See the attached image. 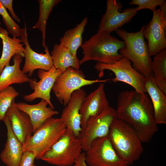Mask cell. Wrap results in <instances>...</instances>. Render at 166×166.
<instances>
[{
    "instance_id": "cell-5",
    "label": "cell",
    "mask_w": 166,
    "mask_h": 166,
    "mask_svg": "<svg viewBox=\"0 0 166 166\" xmlns=\"http://www.w3.org/2000/svg\"><path fill=\"white\" fill-rule=\"evenodd\" d=\"M66 128L60 118L52 117L46 120L23 145V152L30 151L36 159L42 156L60 138Z\"/></svg>"
},
{
    "instance_id": "cell-31",
    "label": "cell",
    "mask_w": 166,
    "mask_h": 166,
    "mask_svg": "<svg viewBox=\"0 0 166 166\" xmlns=\"http://www.w3.org/2000/svg\"><path fill=\"white\" fill-rule=\"evenodd\" d=\"M1 3L6 9L8 10L10 13L12 18L18 22H21L20 19L15 13L13 8L12 0H0Z\"/></svg>"
},
{
    "instance_id": "cell-25",
    "label": "cell",
    "mask_w": 166,
    "mask_h": 166,
    "mask_svg": "<svg viewBox=\"0 0 166 166\" xmlns=\"http://www.w3.org/2000/svg\"><path fill=\"white\" fill-rule=\"evenodd\" d=\"M154 56L151 64L152 77L156 85L166 94V49Z\"/></svg>"
},
{
    "instance_id": "cell-20",
    "label": "cell",
    "mask_w": 166,
    "mask_h": 166,
    "mask_svg": "<svg viewBox=\"0 0 166 166\" xmlns=\"http://www.w3.org/2000/svg\"><path fill=\"white\" fill-rule=\"evenodd\" d=\"M145 87L146 93L151 98L156 124H165L166 94L156 85L152 76L146 78Z\"/></svg>"
},
{
    "instance_id": "cell-2",
    "label": "cell",
    "mask_w": 166,
    "mask_h": 166,
    "mask_svg": "<svg viewBox=\"0 0 166 166\" xmlns=\"http://www.w3.org/2000/svg\"><path fill=\"white\" fill-rule=\"evenodd\" d=\"M125 46L123 40L112 36L110 33L97 30L96 34L82 43L81 47L83 55L79 60V65L90 61L114 63L123 57L119 51Z\"/></svg>"
},
{
    "instance_id": "cell-22",
    "label": "cell",
    "mask_w": 166,
    "mask_h": 166,
    "mask_svg": "<svg viewBox=\"0 0 166 166\" xmlns=\"http://www.w3.org/2000/svg\"><path fill=\"white\" fill-rule=\"evenodd\" d=\"M9 33L7 30L2 28L0 32V38L2 43V51L0 58V74L4 67L10 65L11 57L16 54H18L22 58L24 57L25 51L24 45L20 38L9 36Z\"/></svg>"
},
{
    "instance_id": "cell-14",
    "label": "cell",
    "mask_w": 166,
    "mask_h": 166,
    "mask_svg": "<svg viewBox=\"0 0 166 166\" xmlns=\"http://www.w3.org/2000/svg\"><path fill=\"white\" fill-rule=\"evenodd\" d=\"M20 40L25 45V61L22 70L29 77L32 76L35 70L39 69L49 70L53 66L52 58L47 46L44 48L45 53H39L30 47L28 39L26 28H21Z\"/></svg>"
},
{
    "instance_id": "cell-8",
    "label": "cell",
    "mask_w": 166,
    "mask_h": 166,
    "mask_svg": "<svg viewBox=\"0 0 166 166\" xmlns=\"http://www.w3.org/2000/svg\"><path fill=\"white\" fill-rule=\"evenodd\" d=\"M95 68L99 72V77L103 76L104 70H109L115 75V77L111 80L113 82H122L131 86L140 93H146L145 87L146 78L133 68L131 62L125 57H123L111 64L97 62Z\"/></svg>"
},
{
    "instance_id": "cell-16",
    "label": "cell",
    "mask_w": 166,
    "mask_h": 166,
    "mask_svg": "<svg viewBox=\"0 0 166 166\" xmlns=\"http://www.w3.org/2000/svg\"><path fill=\"white\" fill-rule=\"evenodd\" d=\"M86 96L85 90L82 89L75 91L63 109L60 118L66 128L78 138L81 130L80 110Z\"/></svg>"
},
{
    "instance_id": "cell-33",
    "label": "cell",
    "mask_w": 166,
    "mask_h": 166,
    "mask_svg": "<svg viewBox=\"0 0 166 166\" xmlns=\"http://www.w3.org/2000/svg\"><path fill=\"white\" fill-rule=\"evenodd\" d=\"M1 23L0 22V32L1 31V30H2V28L1 26Z\"/></svg>"
},
{
    "instance_id": "cell-1",
    "label": "cell",
    "mask_w": 166,
    "mask_h": 166,
    "mask_svg": "<svg viewBox=\"0 0 166 166\" xmlns=\"http://www.w3.org/2000/svg\"><path fill=\"white\" fill-rule=\"evenodd\" d=\"M117 106V118L132 128L142 143L149 142L158 128L148 95L134 90L123 91L118 97Z\"/></svg>"
},
{
    "instance_id": "cell-23",
    "label": "cell",
    "mask_w": 166,
    "mask_h": 166,
    "mask_svg": "<svg viewBox=\"0 0 166 166\" xmlns=\"http://www.w3.org/2000/svg\"><path fill=\"white\" fill-rule=\"evenodd\" d=\"M53 66L63 72L68 67L79 69V60L74 56L69 50L60 44H55L50 53Z\"/></svg>"
},
{
    "instance_id": "cell-21",
    "label": "cell",
    "mask_w": 166,
    "mask_h": 166,
    "mask_svg": "<svg viewBox=\"0 0 166 166\" xmlns=\"http://www.w3.org/2000/svg\"><path fill=\"white\" fill-rule=\"evenodd\" d=\"M13 64L6 66L0 74V91L14 84L29 82L30 78L20 69L22 57L18 54L13 57Z\"/></svg>"
},
{
    "instance_id": "cell-27",
    "label": "cell",
    "mask_w": 166,
    "mask_h": 166,
    "mask_svg": "<svg viewBox=\"0 0 166 166\" xmlns=\"http://www.w3.org/2000/svg\"><path fill=\"white\" fill-rule=\"evenodd\" d=\"M19 95V93L11 86L0 91V121H2L13 100Z\"/></svg>"
},
{
    "instance_id": "cell-28",
    "label": "cell",
    "mask_w": 166,
    "mask_h": 166,
    "mask_svg": "<svg viewBox=\"0 0 166 166\" xmlns=\"http://www.w3.org/2000/svg\"><path fill=\"white\" fill-rule=\"evenodd\" d=\"M0 15L2 17L3 22L9 33L14 37H20L21 28L10 17L0 2Z\"/></svg>"
},
{
    "instance_id": "cell-19",
    "label": "cell",
    "mask_w": 166,
    "mask_h": 166,
    "mask_svg": "<svg viewBox=\"0 0 166 166\" xmlns=\"http://www.w3.org/2000/svg\"><path fill=\"white\" fill-rule=\"evenodd\" d=\"M17 107L29 117L33 128V133L46 120L57 115L59 112L47 107V102L43 99L38 103L30 105L24 102L15 103Z\"/></svg>"
},
{
    "instance_id": "cell-18",
    "label": "cell",
    "mask_w": 166,
    "mask_h": 166,
    "mask_svg": "<svg viewBox=\"0 0 166 166\" xmlns=\"http://www.w3.org/2000/svg\"><path fill=\"white\" fill-rule=\"evenodd\" d=\"M2 121L7 128V139L0 159L7 166H19L23 153V145L14 134L8 118L5 116Z\"/></svg>"
},
{
    "instance_id": "cell-29",
    "label": "cell",
    "mask_w": 166,
    "mask_h": 166,
    "mask_svg": "<svg viewBox=\"0 0 166 166\" xmlns=\"http://www.w3.org/2000/svg\"><path fill=\"white\" fill-rule=\"evenodd\" d=\"M165 2V0H132L129 4L138 6L136 7L138 11L142 9H148L153 12L157 6H161Z\"/></svg>"
},
{
    "instance_id": "cell-24",
    "label": "cell",
    "mask_w": 166,
    "mask_h": 166,
    "mask_svg": "<svg viewBox=\"0 0 166 166\" xmlns=\"http://www.w3.org/2000/svg\"><path fill=\"white\" fill-rule=\"evenodd\" d=\"M88 21L87 18H84L75 27L66 31L60 39L59 44L68 48L75 57L78 49L82 44V35Z\"/></svg>"
},
{
    "instance_id": "cell-10",
    "label": "cell",
    "mask_w": 166,
    "mask_h": 166,
    "mask_svg": "<svg viewBox=\"0 0 166 166\" xmlns=\"http://www.w3.org/2000/svg\"><path fill=\"white\" fill-rule=\"evenodd\" d=\"M117 118L116 109L110 106L100 114L89 120L81 129L79 138L82 150L85 152L94 140L108 136L110 126Z\"/></svg>"
},
{
    "instance_id": "cell-15",
    "label": "cell",
    "mask_w": 166,
    "mask_h": 166,
    "mask_svg": "<svg viewBox=\"0 0 166 166\" xmlns=\"http://www.w3.org/2000/svg\"><path fill=\"white\" fill-rule=\"evenodd\" d=\"M104 83L86 96L80 110L81 126L83 128L90 119L102 113L110 107L104 89Z\"/></svg>"
},
{
    "instance_id": "cell-9",
    "label": "cell",
    "mask_w": 166,
    "mask_h": 166,
    "mask_svg": "<svg viewBox=\"0 0 166 166\" xmlns=\"http://www.w3.org/2000/svg\"><path fill=\"white\" fill-rule=\"evenodd\" d=\"M89 166H129L114 149L108 136L97 138L85 152Z\"/></svg>"
},
{
    "instance_id": "cell-6",
    "label": "cell",
    "mask_w": 166,
    "mask_h": 166,
    "mask_svg": "<svg viewBox=\"0 0 166 166\" xmlns=\"http://www.w3.org/2000/svg\"><path fill=\"white\" fill-rule=\"evenodd\" d=\"M82 150L79 138L66 129L60 138L43 155L40 160L57 166H73Z\"/></svg>"
},
{
    "instance_id": "cell-12",
    "label": "cell",
    "mask_w": 166,
    "mask_h": 166,
    "mask_svg": "<svg viewBox=\"0 0 166 166\" xmlns=\"http://www.w3.org/2000/svg\"><path fill=\"white\" fill-rule=\"evenodd\" d=\"M166 15L159 9L153 12L152 18L145 26L143 36L148 41V45L151 56L166 49Z\"/></svg>"
},
{
    "instance_id": "cell-7",
    "label": "cell",
    "mask_w": 166,
    "mask_h": 166,
    "mask_svg": "<svg viewBox=\"0 0 166 166\" xmlns=\"http://www.w3.org/2000/svg\"><path fill=\"white\" fill-rule=\"evenodd\" d=\"M110 79L88 80L79 69L68 67L57 78L52 90L60 103L65 106L73 93L83 86L97 83L109 82Z\"/></svg>"
},
{
    "instance_id": "cell-13",
    "label": "cell",
    "mask_w": 166,
    "mask_h": 166,
    "mask_svg": "<svg viewBox=\"0 0 166 166\" xmlns=\"http://www.w3.org/2000/svg\"><path fill=\"white\" fill-rule=\"evenodd\" d=\"M63 72L53 66L49 70L39 69L38 77L40 80L38 82L31 79L29 82L33 92L25 95L23 98L28 101H32L37 98H41L46 101L49 107L54 109V107L51 101L50 92L57 77Z\"/></svg>"
},
{
    "instance_id": "cell-11",
    "label": "cell",
    "mask_w": 166,
    "mask_h": 166,
    "mask_svg": "<svg viewBox=\"0 0 166 166\" xmlns=\"http://www.w3.org/2000/svg\"><path fill=\"white\" fill-rule=\"evenodd\" d=\"M123 6L117 0H107L106 10L102 15L97 30L111 33L130 22L136 14L137 7L127 8L121 12Z\"/></svg>"
},
{
    "instance_id": "cell-32",
    "label": "cell",
    "mask_w": 166,
    "mask_h": 166,
    "mask_svg": "<svg viewBox=\"0 0 166 166\" xmlns=\"http://www.w3.org/2000/svg\"><path fill=\"white\" fill-rule=\"evenodd\" d=\"M73 166H88L85 161V152H82L76 160Z\"/></svg>"
},
{
    "instance_id": "cell-4",
    "label": "cell",
    "mask_w": 166,
    "mask_h": 166,
    "mask_svg": "<svg viewBox=\"0 0 166 166\" xmlns=\"http://www.w3.org/2000/svg\"><path fill=\"white\" fill-rule=\"evenodd\" d=\"M145 26L136 32H129L119 29L115 31L125 44V47L119 52L123 57L132 62L134 69L146 78L152 76V59L147 43L143 36Z\"/></svg>"
},
{
    "instance_id": "cell-3",
    "label": "cell",
    "mask_w": 166,
    "mask_h": 166,
    "mask_svg": "<svg viewBox=\"0 0 166 166\" xmlns=\"http://www.w3.org/2000/svg\"><path fill=\"white\" fill-rule=\"evenodd\" d=\"M108 136L117 154L129 165L139 159L143 152L142 143L135 131L125 122L115 119Z\"/></svg>"
},
{
    "instance_id": "cell-26",
    "label": "cell",
    "mask_w": 166,
    "mask_h": 166,
    "mask_svg": "<svg viewBox=\"0 0 166 166\" xmlns=\"http://www.w3.org/2000/svg\"><path fill=\"white\" fill-rule=\"evenodd\" d=\"M39 6V17L33 28L38 29L42 34V45L46 47L45 38L47 20L53 8L61 1V0H38Z\"/></svg>"
},
{
    "instance_id": "cell-17",
    "label": "cell",
    "mask_w": 166,
    "mask_h": 166,
    "mask_svg": "<svg viewBox=\"0 0 166 166\" xmlns=\"http://www.w3.org/2000/svg\"><path fill=\"white\" fill-rule=\"evenodd\" d=\"M15 103L14 99L5 116L10 121L14 134L23 145L32 135L33 128L29 116L18 109Z\"/></svg>"
},
{
    "instance_id": "cell-30",
    "label": "cell",
    "mask_w": 166,
    "mask_h": 166,
    "mask_svg": "<svg viewBox=\"0 0 166 166\" xmlns=\"http://www.w3.org/2000/svg\"><path fill=\"white\" fill-rule=\"evenodd\" d=\"M36 157L34 154L30 151H25L22 156L19 166H36L34 163Z\"/></svg>"
}]
</instances>
